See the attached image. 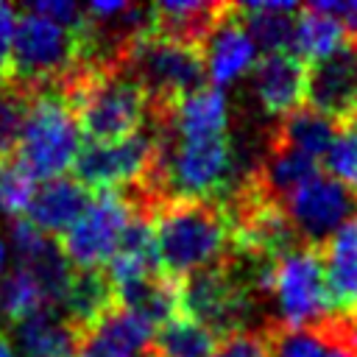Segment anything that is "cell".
<instances>
[{
	"label": "cell",
	"mask_w": 357,
	"mask_h": 357,
	"mask_svg": "<svg viewBox=\"0 0 357 357\" xmlns=\"http://www.w3.org/2000/svg\"><path fill=\"white\" fill-rule=\"evenodd\" d=\"M304 100L335 126L357 123V39L346 42L329 56L318 59L307 70Z\"/></svg>",
	"instance_id": "30bf717a"
},
{
	"label": "cell",
	"mask_w": 357,
	"mask_h": 357,
	"mask_svg": "<svg viewBox=\"0 0 357 357\" xmlns=\"http://www.w3.org/2000/svg\"><path fill=\"white\" fill-rule=\"evenodd\" d=\"M31 95H33L31 89L14 81L0 84V159H11L17 151Z\"/></svg>",
	"instance_id": "4316f807"
},
{
	"label": "cell",
	"mask_w": 357,
	"mask_h": 357,
	"mask_svg": "<svg viewBox=\"0 0 357 357\" xmlns=\"http://www.w3.org/2000/svg\"><path fill=\"white\" fill-rule=\"evenodd\" d=\"M17 343L28 357H75L81 349L78 332L53 310H42L17 324Z\"/></svg>",
	"instance_id": "603a6c76"
},
{
	"label": "cell",
	"mask_w": 357,
	"mask_h": 357,
	"mask_svg": "<svg viewBox=\"0 0 357 357\" xmlns=\"http://www.w3.org/2000/svg\"><path fill=\"white\" fill-rule=\"evenodd\" d=\"M120 67L148 95V117L176 109L187 95L206 86V67L201 50L159 36L151 28L126 45Z\"/></svg>",
	"instance_id": "3957f363"
},
{
	"label": "cell",
	"mask_w": 357,
	"mask_h": 357,
	"mask_svg": "<svg viewBox=\"0 0 357 357\" xmlns=\"http://www.w3.org/2000/svg\"><path fill=\"white\" fill-rule=\"evenodd\" d=\"M17 8L0 3V84L14 81V28H17Z\"/></svg>",
	"instance_id": "f546056e"
},
{
	"label": "cell",
	"mask_w": 357,
	"mask_h": 357,
	"mask_svg": "<svg viewBox=\"0 0 357 357\" xmlns=\"http://www.w3.org/2000/svg\"><path fill=\"white\" fill-rule=\"evenodd\" d=\"M326 296L335 318L357 312V215L321 248Z\"/></svg>",
	"instance_id": "9a60e30c"
},
{
	"label": "cell",
	"mask_w": 357,
	"mask_h": 357,
	"mask_svg": "<svg viewBox=\"0 0 357 357\" xmlns=\"http://www.w3.org/2000/svg\"><path fill=\"white\" fill-rule=\"evenodd\" d=\"M81 151V128L59 86L36 89L28 103L14 162L33 178H61Z\"/></svg>",
	"instance_id": "277c9868"
},
{
	"label": "cell",
	"mask_w": 357,
	"mask_h": 357,
	"mask_svg": "<svg viewBox=\"0 0 357 357\" xmlns=\"http://www.w3.org/2000/svg\"><path fill=\"white\" fill-rule=\"evenodd\" d=\"M254 92L265 114L287 117L307 95V64L293 53H265L254 64Z\"/></svg>",
	"instance_id": "7c38bea8"
},
{
	"label": "cell",
	"mask_w": 357,
	"mask_h": 357,
	"mask_svg": "<svg viewBox=\"0 0 357 357\" xmlns=\"http://www.w3.org/2000/svg\"><path fill=\"white\" fill-rule=\"evenodd\" d=\"M162 273L184 282L187 276L226 259L231 248V223L220 201L173 198L151 215Z\"/></svg>",
	"instance_id": "7a4b0ae2"
},
{
	"label": "cell",
	"mask_w": 357,
	"mask_h": 357,
	"mask_svg": "<svg viewBox=\"0 0 357 357\" xmlns=\"http://www.w3.org/2000/svg\"><path fill=\"white\" fill-rule=\"evenodd\" d=\"M335 134H337V126L329 117L318 114L310 106H301V109L290 112L287 117H282L279 126L268 134V139L276 142V145L293 148V151H298V153H304V156L318 162V159L326 156Z\"/></svg>",
	"instance_id": "7402d4cb"
},
{
	"label": "cell",
	"mask_w": 357,
	"mask_h": 357,
	"mask_svg": "<svg viewBox=\"0 0 357 357\" xmlns=\"http://www.w3.org/2000/svg\"><path fill=\"white\" fill-rule=\"evenodd\" d=\"M268 357H357V346L343 318L318 326H271L265 329Z\"/></svg>",
	"instance_id": "4fadbf2b"
},
{
	"label": "cell",
	"mask_w": 357,
	"mask_h": 357,
	"mask_svg": "<svg viewBox=\"0 0 357 357\" xmlns=\"http://www.w3.org/2000/svg\"><path fill=\"white\" fill-rule=\"evenodd\" d=\"M318 162L293 151V148H284V145H276V142H265V151L259 156V162L251 167V178L257 181V187L273 198V201H284L293 190H298L304 181H310L312 176H318Z\"/></svg>",
	"instance_id": "ffe728a7"
},
{
	"label": "cell",
	"mask_w": 357,
	"mask_h": 357,
	"mask_svg": "<svg viewBox=\"0 0 357 357\" xmlns=\"http://www.w3.org/2000/svg\"><path fill=\"white\" fill-rule=\"evenodd\" d=\"M131 218L134 206L123 192H98L86 212L61 234L59 248L75 271L103 268L114 257Z\"/></svg>",
	"instance_id": "ba28073f"
},
{
	"label": "cell",
	"mask_w": 357,
	"mask_h": 357,
	"mask_svg": "<svg viewBox=\"0 0 357 357\" xmlns=\"http://www.w3.org/2000/svg\"><path fill=\"white\" fill-rule=\"evenodd\" d=\"M229 3H204V0H165L151 6V31L181 45L201 50L212 28L226 14Z\"/></svg>",
	"instance_id": "ac0fdd59"
},
{
	"label": "cell",
	"mask_w": 357,
	"mask_h": 357,
	"mask_svg": "<svg viewBox=\"0 0 357 357\" xmlns=\"http://www.w3.org/2000/svg\"><path fill=\"white\" fill-rule=\"evenodd\" d=\"M271 310L273 326H318L335 318L318 248L301 245L276 262Z\"/></svg>",
	"instance_id": "8992f818"
},
{
	"label": "cell",
	"mask_w": 357,
	"mask_h": 357,
	"mask_svg": "<svg viewBox=\"0 0 357 357\" xmlns=\"http://www.w3.org/2000/svg\"><path fill=\"white\" fill-rule=\"evenodd\" d=\"M92 190H86L78 178H50L45 181L42 187H36V195L28 206V220L45 231L47 237L50 234H64L84 212L86 206L92 204Z\"/></svg>",
	"instance_id": "e0dca14e"
},
{
	"label": "cell",
	"mask_w": 357,
	"mask_h": 357,
	"mask_svg": "<svg viewBox=\"0 0 357 357\" xmlns=\"http://www.w3.org/2000/svg\"><path fill=\"white\" fill-rule=\"evenodd\" d=\"M59 92L89 142H123L148 126V95L120 64H78Z\"/></svg>",
	"instance_id": "6da1fadb"
},
{
	"label": "cell",
	"mask_w": 357,
	"mask_h": 357,
	"mask_svg": "<svg viewBox=\"0 0 357 357\" xmlns=\"http://www.w3.org/2000/svg\"><path fill=\"white\" fill-rule=\"evenodd\" d=\"M282 206L301 243L321 251L357 215V192L335 181L329 173H318L293 190Z\"/></svg>",
	"instance_id": "9c48e42d"
},
{
	"label": "cell",
	"mask_w": 357,
	"mask_h": 357,
	"mask_svg": "<svg viewBox=\"0 0 357 357\" xmlns=\"http://www.w3.org/2000/svg\"><path fill=\"white\" fill-rule=\"evenodd\" d=\"M324 165L335 181H340L343 187L357 192V123L337 128V134L324 156Z\"/></svg>",
	"instance_id": "83f0119b"
},
{
	"label": "cell",
	"mask_w": 357,
	"mask_h": 357,
	"mask_svg": "<svg viewBox=\"0 0 357 357\" xmlns=\"http://www.w3.org/2000/svg\"><path fill=\"white\" fill-rule=\"evenodd\" d=\"M156 326L137 312L117 307L89 335H84L78 357H148Z\"/></svg>",
	"instance_id": "5bb4252c"
},
{
	"label": "cell",
	"mask_w": 357,
	"mask_h": 357,
	"mask_svg": "<svg viewBox=\"0 0 357 357\" xmlns=\"http://www.w3.org/2000/svg\"><path fill=\"white\" fill-rule=\"evenodd\" d=\"M218 346V337L201 324L178 315L176 321L156 329L148 357H209Z\"/></svg>",
	"instance_id": "484cf974"
},
{
	"label": "cell",
	"mask_w": 357,
	"mask_h": 357,
	"mask_svg": "<svg viewBox=\"0 0 357 357\" xmlns=\"http://www.w3.org/2000/svg\"><path fill=\"white\" fill-rule=\"evenodd\" d=\"M78 67L75 31L33 14L17 17L14 28V84L36 92L59 86Z\"/></svg>",
	"instance_id": "5b68a950"
},
{
	"label": "cell",
	"mask_w": 357,
	"mask_h": 357,
	"mask_svg": "<svg viewBox=\"0 0 357 357\" xmlns=\"http://www.w3.org/2000/svg\"><path fill=\"white\" fill-rule=\"evenodd\" d=\"M31 11L42 14V17L59 22L70 31H78L84 25V8L75 6V3H67V0H39V3L31 6Z\"/></svg>",
	"instance_id": "4dcf8cb0"
},
{
	"label": "cell",
	"mask_w": 357,
	"mask_h": 357,
	"mask_svg": "<svg viewBox=\"0 0 357 357\" xmlns=\"http://www.w3.org/2000/svg\"><path fill=\"white\" fill-rule=\"evenodd\" d=\"M0 357H14V346H11V337L0 329Z\"/></svg>",
	"instance_id": "1f68e13d"
},
{
	"label": "cell",
	"mask_w": 357,
	"mask_h": 357,
	"mask_svg": "<svg viewBox=\"0 0 357 357\" xmlns=\"http://www.w3.org/2000/svg\"><path fill=\"white\" fill-rule=\"evenodd\" d=\"M346 28L337 17L315 8V6H301V14L296 20V36H293V56H298L301 61H318L324 56H329L332 50H337L346 42Z\"/></svg>",
	"instance_id": "cb8c5ba5"
},
{
	"label": "cell",
	"mask_w": 357,
	"mask_h": 357,
	"mask_svg": "<svg viewBox=\"0 0 357 357\" xmlns=\"http://www.w3.org/2000/svg\"><path fill=\"white\" fill-rule=\"evenodd\" d=\"M117 298L120 307L137 312L156 329L181 315V282L162 271L117 287Z\"/></svg>",
	"instance_id": "44dd1931"
},
{
	"label": "cell",
	"mask_w": 357,
	"mask_h": 357,
	"mask_svg": "<svg viewBox=\"0 0 357 357\" xmlns=\"http://www.w3.org/2000/svg\"><path fill=\"white\" fill-rule=\"evenodd\" d=\"M201 56H204L206 78L212 81V86L229 84L257 64V45L251 42L248 31L240 22L237 3H229L226 14L201 45Z\"/></svg>",
	"instance_id": "8fae6325"
},
{
	"label": "cell",
	"mask_w": 357,
	"mask_h": 357,
	"mask_svg": "<svg viewBox=\"0 0 357 357\" xmlns=\"http://www.w3.org/2000/svg\"><path fill=\"white\" fill-rule=\"evenodd\" d=\"M75 357H78V354H75Z\"/></svg>",
	"instance_id": "836d02e7"
},
{
	"label": "cell",
	"mask_w": 357,
	"mask_h": 357,
	"mask_svg": "<svg viewBox=\"0 0 357 357\" xmlns=\"http://www.w3.org/2000/svg\"><path fill=\"white\" fill-rule=\"evenodd\" d=\"M209 357H268L265 332H234L218 340Z\"/></svg>",
	"instance_id": "f1b7e54d"
},
{
	"label": "cell",
	"mask_w": 357,
	"mask_h": 357,
	"mask_svg": "<svg viewBox=\"0 0 357 357\" xmlns=\"http://www.w3.org/2000/svg\"><path fill=\"white\" fill-rule=\"evenodd\" d=\"M156 162V134L145 126L123 142H84L75 159V178L86 190L123 192L145 181Z\"/></svg>",
	"instance_id": "52a82bcc"
},
{
	"label": "cell",
	"mask_w": 357,
	"mask_h": 357,
	"mask_svg": "<svg viewBox=\"0 0 357 357\" xmlns=\"http://www.w3.org/2000/svg\"><path fill=\"white\" fill-rule=\"evenodd\" d=\"M64 307V321L78 332V337L84 340V335H89L109 312H114L120 307L117 290L106 273V268H92V271H75L73 282L67 287V296L61 301Z\"/></svg>",
	"instance_id": "2e32d148"
},
{
	"label": "cell",
	"mask_w": 357,
	"mask_h": 357,
	"mask_svg": "<svg viewBox=\"0 0 357 357\" xmlns=\"http://www.w3.org/2000/svg\"><path fill=\"white\" fill-rule=\"evenodd\" d=\"M42 310H53V307L39 279L25 265L17 262V268L0 279V315L8 324H22Z\"/></svg>",
	"instance_id": "d4e9b609"
},
{
	"label": "cell",
	"mask_w": 357,
	"mask_h": 357,
	"mask_svg": "<svg viewBox=\"0 0 357 357\" xmlns=\"http://www.w3.org/2000/svg\"><path fill=\"white\" fill-rule=\"evenodd\" d=\"M237 14L257 50L265 53L293 50L296 20L301 14V6L282 0H251V3H237Z\"/></svg>",
	"instance_id": "d6986e66"
},
{
	"label": "cell",
	"mask_w": 357,
	"mask_h": 357,
	"mask_svg": "<svg viewBox=\"0 0 357 357\" xmlns=\"http://www.w3.org/2000/svg\"><path fill=\"white\" fill-rule=\"evenodd\" d=\"M3 265H6V243L0 240V273H3Z\"/></svg>",
	"instance_id": "d6a6232c"
}]
</instances>
